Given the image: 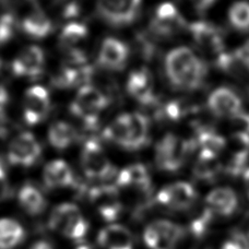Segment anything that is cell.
I'll return each mask as SVG.
<instances>
[{
  "label": "cell",
  "mask_w": 249,
  "mask_h": 249,
  "mask_svg": "<svg viewBox=\"0 0 249 249\" xmlns=\"http://www.w3.org/2000/svg\"><path fill=\"white\" fill-rule=\"evenodd\" d=\"M165 70L170 82L181 90H196L207 75V66L188 47H177L168 53Z\"/></svg>",
  "instance_id": "1"
},
{
  "label": "cell",
  "mask_w": 249,
  "mask_h": 249,
  "mask_svg": "<svg viewBox=\"0 0 249 249\" xmlns=\"http://www.w3.org/2000/svg\"><path fill=\"white\" fill-rule=\"evenodd\" d=\"M50 228L71 241L80 242L87 236L89 223L78 206L64 202L53 210L50 217Z\"/></svg>",
  "instance_id": "2"
},
{
  "label": "cell",
  "mask_w": 249,
  "mask_h": 249,
  "mask_svg": "<svg viewBox=\"0 0 249 249\" xmlns=\"http://www.w3.org/2000/svg\"><path fill=\"white\" fill-rule=\"evenodd\" d=\"M109 104V99L99 89L86 84L80 89L77 97L70 105L73 116L81 119L87 127L94 128L99 123V114Z\"/></svg>",
  "instance_id": "3"
},
{
  "label": "cell",
  "mask_w": 249,
  "mask_h": 249,
  "mask_svg": "<svg viewBox=\"0 0 249 249\" xmlns=\"http://www.w3.org/2000/svg\"><path fill=\"white\" fill-rule=\"evenodd\" d=\"M193 142L186 141L173 133H167L155 149V162L160 170L176 172L184 165Z\"/></svg>",
  "instance_id": "4"
},
{
  "label": "cell",
  "mask_w": 249,
  "mask_h": 249,
  "mask_svg": "<svg viewBox=\"0 0 249 249\" xmlns=\"http://www.w3.org/2000/svg\"><path fill=\"white\" fill-rule=\"evenodd\" d=\"M82 170L91 179L108 180L116 178V170L108 161L102 145L96 140H89L83 146L81 154Z\"/></svg>",
  "instance_id": "5"
},
{
  "label": "cell",
  "mask_w": 249,
  "mask_h": 249,
  "mask_svg": "<svg viewBox=\"0 0 249 249\" xmlns=\"http://www.w3.org/2000/svg\"><path fill=\"white\" fill-rule=\"evenodd\" d=\"M89 198L97 213L106 222L116 221L121 215L123 203L119 198V188L116 184L105 183L93 187L89 193Z\"/></svg>",
  "instance_id": "6"
},
{
  "label": "cell",
  "mask_w": 249,
  "mask_h": 249,
  "mask_svg": "<svg viewBox=\"0 0 249 249\" xmlns=\"http://www.w3.org/2000/svg\"><path fill=\"white\" fill-rule=\"evenodd\" d=\"M141 3L142 0H99L97 12L109 24L124 26L137 19Z\"/></svg>",
  "instance_id": "7"
},
{
  "label": "cell",
  "mask_w": 249,
  "mask_h": 249,
  "mask_svg": "<svg viewBox=\"0 0 249 249\" xmlns=\"http://www.w3.org/2000/svg\"><path fill=\"white\" fill-rule=\"evenodd\" d=\"M42 148L32 133L22 132L9 145L8 160L13 165L29 167L41 157Z\"/></svg>",
  "instance_id": "8"
},
{
  "label": "cell",
  "mask_w": 249,
  "mask_h": 249,
  "mask_svg": "<svg viewBox=\"0 0 249 249\" xmlns=\"http://www.w3.org/2000/svg\"><path fill=\"white\" fill-rule=\"evenodd\" d=\"M197 200V193L193 186L186 181L167 185L159 191L157 201L164 207L175 211L188 210Z\"/></svg>",
  "instance_id": "9"
},
{
  "label": "cell",
  "mask_w": 249,
  "mask_h": 249,
  "mask_svg": "<svg viewBox=\"0 0 249 249\" xmlns=\"http://www.w3.org/2000/svg\"><path fill=\"white\" fill-rule=\"evenodd\" d=\"M224 151L229 153L224 168L226 173L231 176L243 174L249 158V136L243 132H234L226 141Z\"/></svg>",
  "instance_id": "10"
},
{
  "label": "cell",
  "mask_w": 249,
  "mask_h": 249,
  "mask_svg": "<svg viewBox=\"0 0 249 249\" xmlns=\"http://www.w3.org/2000/svg\"><path fill=\"white\" fill-rule=\"evenodd\" d=\"M195 43L199 48L209 55L215 56V58L224 52V42L221 31L216 26L208 22H194L189 25Z\"/></svg>",
  "instance_id": "11"
},
{
  "label": "cell",
  "mask_w": 249,
  "mask_h": 249,
  "mask_svg": "<svg viewBox=\"0 0 249 249\" xmlns=\"http://www.w3.org/2000/svg\"><path fill=\"white\" fill-rule=\"evenodd\" d=\"M51 108L50 94L45 88L32 87L25 93L24 119L30 126L37 124L45 119Z\"/></svg>",
  "instance_id": "12"
},
{
  "label": "cell",
  "mask_w": 249,
  "mask_h": 249,
  "mask_svg": "<svg viewBox=\"0 0 249 249\" xmlns=\"http://www.w3.org/2000/svg\"><path fill=\"white\" fill-rule=\"evenodd\" d=\"M208 106L219 117L232 118L242 112L241 99L229 88H219L213 91L208 99Z\"/></svg>",
  "instance_id": "13"
},
{
  "label": "cell",
  "mask_w": 249,
  "mask_h": 249,
  "mask_svg": "<svg viewBox=\"0 0 249 249\" xmlns=\"http://www.w3.org/2000/svg\"><path fill=\"white\" fill-rule=\"evenodd\" d=\"M44 53L37 46L24 48L12 62L13 73L20 77L37 78L43 72Z\"/></svg>",
  "instance_id": "14"
},
{
  "label": "cell",
  "mask_w": 249,
  "mask_h": 249,
  "mask_svg": "<svg viewBox=\"0 0 249 249\" xmlns=\"http://www.w3.org/2000/svg\"><path fill=\"white\" fill-rule=\"evenodd\" d=\"M127 90L142 105L151 107L158 103V99L153 91L152 77L149 71L144 68L133 71L129 75Z\"/></svg>",
  "instance_id": "15"
},
{
  "label": "cell",
  "mask_w": 249,
  "mask_h": 249,
  "mask_svg": "<svg viewBox=\"0 0 249 249\" xmlns=\"http://www.w3.org/2000/svg\"><path fill=\"white\" fill-rule=\"evenodd\" d=\"M116 186L119 189L131 188L141 194L151 195V178L148 170L142 164H133L119 172Z\"/></svg>",
  "instance_id": "16"
},
{
  "label": "cell",
  "mask_w": 249,
  "mask_h": 249,
  "mask_svg": "<svg viewBox=\"0 0 249 249\" xmlns=\"http://www.w3.org/2000/svg\"><path fill=\"white\" fill-rule=\"evenodd\" d=\"M129 51L126 44L117 38L108 37L103 42L99 54V62L109 70H122L127 64Z\"/></svg>",
  "instance_id": "17"
},
{
  "label": "cell",
  "mask_w": 249,
  "mask_h": 249,
  "mask_svg": "<svg viewBox=\"0 0 249 249\" xmlns=\"http://www.w3.org/2000/svg\"><path fill=\"white\" fill-rule=\"evenodd\" d=\"M97 243L103 249H133L130 231L121 224H109L100 231Z\"/></svg>",
  "instance_id": "18"
},
{
  "label": "cell",
  "mask_w": 249,
  "mask_h": 249,
  "mask_svg": "<svg viewBox=\"0 0 249 249\" xmlns=\"http://www.w3.org/2000/svg\"><path fill=\"white\" fill-rule=\"evenodd\" d=\"M206 206L216 215L230 216L237 209V195L233 189L228 187H220L208 194L206 197Z\"/></svg>",
  "instance_id": "19"
},
{
  "label": "cell",
  "mask_w": 249,
  "mask_h": 249,
  "mask_svg": "<svg viewBox=\"0 0 249 249\" xmlns=\"http://www.w3.org/2000/svg\"><path fill=\"white\" fill-rule=\"evenodd\" d=\"M44 183L51 189L66 188L74 184V176L70 166L62 160H54L44 168Z\"/></svg>",
  "instance_id": "20"
},
{
  "label": "cell",
  "mask_w": 249,
  "mask_h": 249,
  "mask_svg": "<svg viewBox=\"0 0 249 249\" xmlns=\"http://www.w3.org/2000/svg\"><path fill=\"white\" fill-rule=\"evenodd\" d=\"M129 135L128 151H137L143 148L149 142V121L140 113L129 114Z\"/></svg>",
  "instance_id": "21"
},
{
  "label": "cell",
  "mask_w": 249,
  "mask_h": 249,
  "mask_svg": "<svg viewBox=\"0 0 249 249\" xmlns=\"http://www.w3.org/2000/svg\"><path fill=\"white\" fill-rule=\"evenodd\" d=\"M159 235V241L154 249H175L184 236V229L180 225L167 220L152 222Z\"/></svg>",
  "instance_id": "22"
},
{
  "label": "cell",
  "mask_w": 249,
  "mask_h": 249,
  "mask_svg": "<svg viewBox=\"0 0 249 249\" xmlns=\"http://www.w3.org/2000/svg\"><path fill=\"white\" fill-rule=\"evenodd\" d=\"M18 199L21 208L30 215L41 214L46 208V200L43 194L31 184L22 187L18 195Z\"/></svg>",
  "instance_id": "23"
},
{
  "label": "cell",
  "mask_w": 249,
  "mask_h": 249,
  "mask_svg": "<svg viewBox=\"0 0 249 249\" xmlns=\"http://www.w3.org/2000/svg\"><path fill=\"white\" fill-rule=\"evenodd\" d=\"M22 29L34 38H44L52 32V22L42 10H33L24 18Z\"/></svg>",
  "instance_id": "24"
},
{
  "label": "cell",
  "mask_w": 249,
  "mask_h": 249,
  "mask_svg": "<svg viewBox=\"0 0 249 249\" xmlns=\"http://www.w3.org/2000/svg\"><path fill=\"white\" fill-rule=\"evenodd\" d=\"M25 231L19 222L0 219V249H13L24 239Z\"/></svg>",
  "instance_id": "25"
},
{
  "label": "cell",
  "mask_w": 249,
  "mask_h": 249,
  "mask_svg": "<svg viewBox=\"0 0 249 249\" xmlns=\"http://www.w3.org/2000/svg\"><path fill=\"white\" fill-rule=\"evenodd\" d=\"M222 170L223 166L219 158L200 152L194 166V175L199 180L212 181L219 176Z\"/></svg>",
  "instance_id": "26"
},
{
  "label": "cell",
  "mask_w": 249,
  "mask_h": 249,
  "mask_svg": "<svg viewBox=\"0 0 249 249\" xmlns=\"http://www.w3.org/2000/svg\"><path fill=\"white\" fill-rule=\"evenodd\" d=\"M129 135H130V129H129V114H123L118 116L113 123H110L105 128L103 136L106 140L117 144L122 148H128Z\"/></svg>",
  "instance_id": "27"
},
{
  "label": "cell",
  "mask_w": 249,
  "mask_h": 249,
  "mask_svg": "<svg viewBox=\"0 0 249 249\" xmlns=\"http://www.w3.org/2000/svg\"><path fill=\"white\" fill-rule=\"evenodd\" d=\"M77 132L70 124L66 122H57L52 124L48 130V140L56 149L64 150L75 141Z\"/></svg>",
  "instance_id": "28"
},
{
  "label": "cell",
  "mask_w": 249,
  "mask_h": 249,
  "mask_svg": "<svg viewBox=\"0 0 249 249\" xmlns=\"http://www.w3.org/2000/svg\"><path fill=\"white\" fill-rule=\"evenodd\" d=\"M88 35V29L81 23H70L62 30L60 35V45L66 51L73 50L80 42L84 41Z\"/></svg>",
  "instance_id": "29"
},
{
  "label": "cell",
  "mask_w": 249,
  "mask_h": 249,
  "mask_svg": "<svg viewBox=\"0 0 249 249\" xmlns=\"http://www.w3.org/2000/svg\"><path fill=\"white\" fill-rule=\"evenodd\" d=\"M229 19L236 30L242 32L249 31V3L247 1L235 2L230 9Z\"/></svg>",
  "instance_id": "30"
},
{
  "label": "cell",
  "mask_w": 249,
  "mask_h": 249,
  "mask_svg": "<svg viewBox=\"0 0 249 249\" xmlns=\"http://www.w3.org/2000/svg\"><path fill=\"white\" fill-rule=\"evenodd\" d=\"M214 213L207 206L204 207L201 211L198 212L190 221V232L193 233L196 237H202L207 234L212 224V221L214 219Z\"/></svg>",
  "instance_id": "31"
},
{
  "label": "cell",
  "mask_w": 249,
  "mask_h": 249,
  "mask_svg": "<svg viewBox=\"0 0 249 249\" xmlns=\"http://www.w3.org/2000/svg\"><path fill=\"white\" fill-rule=\"evenodd\" d=\"M191 110L190 104L184 100H173L161 106L160 117L167 118L170 121L177 122L184 118Z\"/></svg>",
  "instance_id": "32"
},
{
  "label": "cell",
  "mask_w": 249,
  "mask_h": 249,
  "mask_svg": "<svg viewBox=\"0 0 249 249\" xmlns=\"http://www.w3.org/2000/svg\"><path fill=\"white\" fill-rule=\"evenodd\" d=\"M185 20L183 18H179V19L174 21H159L153 18L152 21H151V30L159 36L170 37L180 32L185 28Z\"/></svg>",
  "instance_id": "33"
},
{
  "label": "cell",
  "mask_w": 249,
  "mask_h": 249,
  "mask_svg": "<svg viewBox=\"0 0 249 249\" xmlns=\"http://www.w3.org/2000/svg\"><path fill=\"white\" fill-rule=\"evenodd\" d=\"M215 64L219 67L221 70H223L224 72L230 73L232 75H237L242 72L243 65L242 62L237 59V57L235 54H230V53L223 52L222 54L215 58Z\"/></svg>",
  "instance_id": "34"
},
{
  "label": "cell",
  "mask_w": 249,
  "mask_h": 249,
  "mask_svg": "<svg viewBox=\"0 0 249 249\" xmlns=\"http://www.w3.org/2000/svg\"><path fill=\"white\" fill-rule=\"evenodd\" d=\"M16 19L11 13H4L0 17V46L4 45L16 34Z\"/></svg>",
  "instance_id": "35"
},
{
  "label": "cell",
  "mask_w": 249,
  "mask_h": 249,
  "mask_svg": "<svg viewBox=\"0 0 249 249\" xmlns=\"http://www.w3.org/2000/svg\"><path fill=\"white\" fill-rule=\"evenodd\" d=\"M181 18L178 10L171 2L161 3L155 10L154 19L159 21H174Z\"/></svg>",
  "instance_id": "36"
},
{
  "label": "cell",
  "mask_w": 249,
  "mask_h": 249,
  "mask_svg": "<svg viewBox=\"0 0 249 249\" xmlns=\"http://www.w3.org/2000/svg\"><path fill=\"white\" fill-rule=\"evenodd\" d=\"M221 249H249V237L239 231H235Z\"/></svg>",
  "instance_id": "37"
},
{
  "label": "cell",
  "mask_w": 249,
  "mask_h": 249,
  "mask_svg": "<svg viewBox=\"0 0 249 249\" xmlns=\"http://www.w3.org/2000/svg\"><path fill=\"white\" fill-rule=\"evenodd\" d=\"M232 124L237 129L236 132H243L249 136V113H238L231 118Z\"/></svg>",
  "instance_id": "38"
},
{
  "label": "cell",
  "mask_w": 249,
  "mask_h": 249,
  "mask_svg": "<svg viewBox=\"0 0 249 249\" xmlns=\"http://www.w3.org/2000/svg\"><path fill=\"white\" fill-rule=\"evenodd\" d=\"M9 194H10V187L7 179V173L4 171L2 163L0 162V202L6 200Z\"/></svg>",
  "instance_id": "39"
},
{
  "label": "cell",
  "mask_w": 249,
  "mask_h": 249,
  "mask_svg": "<svg viewBox=\"0 0 249 249\" xmlns=\"http://www.w3.org/2000/svg\"><path fill=\"white\" fill-rule=\"evenodd\" d=\"M234 54L237 57V59L242 62V65L245 68L249 69V41L236 50Z\"/></svg>",
  "instance_id": "40"
},
{
  "label": "cell",
  "mask_w": 249,
  "mask_h": 249,
  "mask_svg": "<svg viewBox=\"0 0 249 249\" xmlns=\"http://www.w3.org/2000/svg\"><path fill=\"white\" fill-rule=\"evenodd\" d=\"M214 1L215 0H193L195 7L200 11L206 10L209 7H211L214 3Z\"/></svg>",
  "instance_id": "41"
},
{
  "label": "cell",
  "mask_w": 249,
  "mask_h": 249,
  "mask_svg": "<svg viewBox=\"0 0 249 249\" xmlns=\"http://www.w3.org/2000/svg\"><path fill=\"white\" fill-rule=\"evenodd\" d=\"M31 249H54V248H53V246L51 245L50 243L41 241V242L35 243L34 245L31 247Z\"/></svg>",
  "instance_id": "42"
},
{
  "label": "cell",
  "mask_w": 249,
  "mask_h": 249,
  "mask_svg": "<svg viewBox=\"0 0 249 249\" xmlns=\"http://www.w3.org/2000/svg\"><path fill=\"white\" fill-rule=\"evenodd\" d=\"M244 181H245L247 196L249 198V168H246L245 172H244Z\"/></svg>",
  "instance_id": "43"
},
{
  "label": "cell",
  "mask_w": 249,
  "mask_h": 249,
  "mask_svg": "<svg viewBox=\"0 0 249 249\" xmlns=\"http://www.w3.org/2000/svg\"><path fill=\"white\" fill-rule=\"evenodd\" d=\"M75 249H91L90 247L89 246H86V245H82V246H79L78 248H75Z\"/></svg>",
  "instance_id": "44"
},
{
  "label": "cell",
  "mask_w": 249,
  "mask_h": 249,
  "mask_svg": "<svg viewBox=\"0 0 249 249\" xmlns=\"http://www.w3.org/2000/svg\"><path fill=\"white\" fill-rule=\"evenodd\" d=\"M247 235H248V237H249V232H248V234H247Z\"/></svg>",
  "instance_id": "45"
}]
</instances>
